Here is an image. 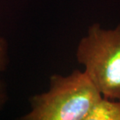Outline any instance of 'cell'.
I'll return each instance as SVG.
<instances>
[{
  "label": "cell",
  "instance_id": "6da1fadb",
  "mask_svg": "<svg viewBox=\"0 0 120 120\" xmlns=\"http://www.w3.org/2000/svg\"><path fill=\"white\" fill-rule=\"evenodd\" d=\"M101 94L84 71L53 74L45 92L29 98L30 110L20 120H87Z\"/></svg>",
  "mask_w": 120,
  "mask_h": 120
},
{
  "label": "cell",
  "instance_id": "7a4b0ae2",
  "mask_svg": "<svg viewBox=\"0 0 120 120\" xmlns=\"http://www.w3.org/2000/svg\"><path fill=\"white\" fill-rule=\"evenodd\" d=\"M76 57L103 98L120 99V24L110 30L91 25Z\"/></svg>",
  "mask_w": 120,
  "mask_h": 120
},
{
  "label": "cell",
  "instance_id": "3957f363",
  "mask_svg": "<svg viewBox=\"0 0 120 120\" xmlns=\"http://www.w3.org/2000/svg\"><path fill=\"white\" fill-rule=\"evenodd\" d=\"M87 120H120V99L101 97L96 103Z\"/></svg>",
  "mask_w": 120,
  "mask_h": 120
},
{
  "label": "cell",
  "instance_id": "277c9868",
  "mask_svg": "<svg viewBox=\"0 0 120 120\" xmlns=\"http://www.w3.org/2000/svg\"><path fill=\"white\" fill-rule=\"evenodd\" d=\"M9 44L4 37L0 35V73L4 72L9 62Z\"/></svg>",
  "mask_w": 120,
  "mask_h": 120
},
{
  "label": "cell",
  "instance_id": "5b68a950",
  "mask_svg": "<svg viewBox=\"0 0 120 120\" xmlns=\"http://www.w3.org/2000/svg\"><path fill=\"white\" fill-rule=\"evenodd\" d=\"M9 99L7 86L3 81L0 80V111L3 109Z\"/></svg>",
  "mask_w": 120,
  "mask_h": 120
}]
</instances>
